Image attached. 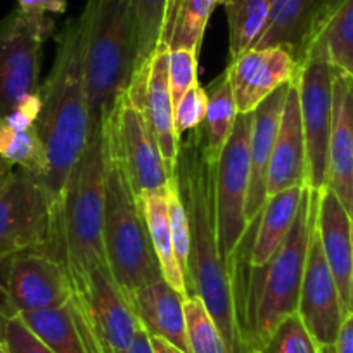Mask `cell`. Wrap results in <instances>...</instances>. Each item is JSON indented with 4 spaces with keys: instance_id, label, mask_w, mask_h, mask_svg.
<instances>
[{
    "instance_id": "cell-29",
    "label": "cell",
    "mask_w": 353,
    "mask_h": 353,
    "mask_svg": "<svg viewBox=\"0 0 353 353\" xmlns=\"http://www.w3.org/2000/svg\"><path fill=\"white\" fill-rule=\"evenodd\" d=\"M274 0H234L227 9L230 61L253 49L272 14Z\"/></svg>"
},
{
    "instance_id": "cell-47",
    "label": "cell",
    "mask_w": 353,
    "mask_h": 353,
    "mask_svg": "<svg viewBox=\"0 0 353 353\" xmlns=\"http://www.w3.org/2000/svg\"><path fill=\"white\" fill-rule=\"evenodd\" d=\"M322 352H324V353H332V348H329V350H322Z\"/></svg>"
},
{
    "instance_id": "cell-1",
    "label": "cell",
    "mask_w": 353,
    "mask_h": 353,
    "mask_svg": "<svg viewBox=\"0 0 353 353\" xmlns=\"http://www.w3.org/2000/svg\"><path fill=\"white\" fill-rule=\"evenodd\" d=\"M173 179L188 216L189 296H199L205 301L229 353H248L237 315L234 269L225 263L220 250L216 163L208 154L205 125H199L181 141Z\"/></svg>"
},
{
    "instance_id": "cell-34",
    "label": "cell",
    "mask_w": 353,
    "mask_h": 353,
    "mask_svg": "<svg viewBox=\"0 0 353 353\" xmlns=\"http://www.w3.org/2000/svg\"><path fill=\"white\" fill-rule=\"evenodd\" d=\"M166 201H168V216H170V227H172V237L173 246H175V254L179 265H181L182 274L185 277V286H188L189 279V227H188V216H185L184 205L176 191L175 179H170L168 185H166Z\"/></svg>"
},
{
    "instance_id": "cell-41",
    "label": "cell",
    "mask_w": 353,
    "mask_h": 353,
    "mask_svg": "<svg viewBox=\"0 0 353 353\" xmlns=\"http://www.w3.org/2000/svg\"><path fill=\"white\" fill-rule=\"evenodd\" d=\"M149 343H151L152 353H188L184 350L176 348L175 345H172L166 339L158 338V336H149Z\"/></svg>"
},
{
    "instance_id": "cell-16",
    "label": "cell",
    "mask_w": 353,
    "mask_h": 353,
    "mask_svg": "<svg viewBox=\"0 0 353 353\" xmlns=\"http://www.w3.org/2000/svg\"><path fill=\"white\" fill-rule=\"evenodd\" d=\"M307 185V145L301 123L298 78L290 83L267 176V198Z\"/></svg>"
},
{
    "instance_id": "cell-24",
    "label": "cell",
    "mask_w": 353,
    "mask_h": 353,
    "mask_svg": "<svg viewBox=\"0 0 353 353\" xmlns=\"http://www.w3.org/2000/svg\"><path fill=\"white\" fill-rule=\"evenodd\" d=\"M322 0H274L272 14L253 49L288 46L300 63L305 39Z\"/></svg>"
},
{
    "instance_id": "cell-45",
    "label": "cell",
    "mask_w": 353,
    "mask_h": 353,
    "mask_svg": "<svg viewBox=\"0 0 353 353\" xmlns=\"http://www.w3.org/2000/svg\"><path fill=\"white\" fill-rule=\"evenodd\" d=\"M234 0H216V4H220V6H223V8H229L230 4H232Z\"/></svg>"
},
{
    "instance_id": "cell-28",
    "label": "cell",
    "mask_w": 353,
    "mask_h": 353,
    "mask_svg": "<svg viewBox=\"0 0 353 353\" xmlns=\"http://www.w3.org/2000/svg\"><path fill=\"white\" fill-rule=\"evenodd\" d=\"M208 96L206 117L203 125L206 130V142H208V154L212 161L219 163L220 154L232 134L234 123L237 120V106L230 88L229 71L215 78L208 87H205Z\"/></svg>"
},
{
    "instance_id": "cell-23",
    "label": "cell",
    "mask_w": 353,
    "mask_h": 353,
    "mask_svg": "<svg viewBox=\"0 0 353 353\" xmlns=\"http://www.w3.org/2000/svg\"><path fill=\"white\" fill-rule=\"evenodd\" d=\"M312 46L324 47L332 66L353 77V0H322L305 39L300 61Z\"/></svg>"
},
{
    "instance_id": "cell-2",
    "label": "cell",
    "mask_w": 353,
    "mask_h": 353,
    "mask_svg": "<svg viewBox=\"0 0 353 353\" xmlns=\"http://www.w3.org/2000/svg\"><path fill=\"white\" fill-rule=\"evenodd\" d=\"M39 94L42 108L35 128L47 154V172L42 184L52 203L56 223L64 188L88 142L83 40L78 18L70 19L57 37L56 59L49 77L40 85Z\"/></svg>"
},
{
    "instance_id": "cell-35",
    "label": "cell",
    "mask_w": 353,
    "mask_h": 353,
    "mask_svg": "<svg viewBox=\"0 0 353 353\" xmlns=\"http://www.w3.org/2000/svg\"><path fill=\"white\" fill-rule=\"evenodd\" d=\"M168 83L172 94L173 110L182 97L199 83L198 81V54L192 50H170Z\"/></svg>"
},
{
    "instance_id": "cell-11",
    "label": "cell",
    "mask_w": 353,
    "mask_h": 353,
    "mask_svg": "<svg viewBox=\"0 0 353 353\" xmlns=\"http://www.w3.org/2000/svg\"><path fill=\"white\" fill-rule=\"evenodd\" d=\"M52 203L39 176L16 168L0 192V261L32 250H49Z\"/></svg>"
},
{
    "instance_id": "cell-38",
    "label": "cell",
    "mask_w": 353,
    "mask_h": 353,
    "mask_svg": "<svg viewBox=\"0 0 353 353\" xmlns=\"http://www.w3.org/2000/svg\"><path fill=\"white\" fill-rule=\"evenodd\" d=\"M66 0H18V9L26 16L64 14Z\"/></svg>"
},
{
    "instance_id": "cell-17",
    "label": "cell",
    "mask_w": 353,
    "mask_h": 353,
    "mask_svg": "<svg viewBox=\"0 0 353 353\" xmlns=\"http://www.w3.org/2000/svg\"><path fill=\"white\" fill-rule=\"evenodd\" d=\"M353 219V77L336 70L327 185Z\"/></svg>"
},
{
    "instance_id": "cell-19",
    "label": "cell",
    "mask_w": 353,
    "mask_h": 353,
    "mask_svg": "<svg viewBox=\"0 0 353 353\" xmlns=\"http://www.w3.org/2000/svg\"><path fill=\"white\" fill-rule=\"evenodd\" d=\"M317 230L322 251L348 315L350 277L353 265V219L329 188L319 192Z\"/></svg>"
},
{
    "instance_id": "cell-18",
    "label": "cell",
    "mask_w": 353,
    "mask_h": 353,
    "mask_svg": "<svg viewBox=\"0 0 353 353\" xmlns=\"http://www.w3.org/2000/svg\"><path fill=\"white\" fill-rule=\"evenodd\" d=\"M290 83L277 88L253 111V127L250 139V192L246 203V220L253 222L263 210L267 201V176L270 158L279 130L281 114L286 101Z\"/></svg>"
},
{
    "instance_id": "cell-3",
    "label": "cell",
    "mask_w": 353,
    "mask_h": 353,
    "mask_svg": "<svg viewBox=\"0 0 353 353\" xmlns=\"http://www.w3.org/2000/svg\"><path fill=\"white\" fill-rule=\"evenodd\" d=\"M319 192L307 188L296 220L272 260L250 267L232 258L237 315L248 353H258L290 315L298 314L308 237Z\"/></svg>"
},
{
    "instance_id": "cell-21",
    "label": "cell",
    "mask_w": 353,
    "mask_h": 353,
    "mask_svg": "<svg viewBox=\"0 0 353 353\" xmlns=\"http://www.w3.org/2000/svg\"><path fill=\"white\" fill-rule=\"evenodd\" d=\"M307 185H298L267 198L260 215L248 225V265L263 267L286 241Z\"/></svg>"
},
{
    "instance_id": "cell-4",
    "label": "cell",
    "mask_w": 353,
    "mask_h": 353,
    "mask_svg": "<svg viewBox=\"0 0 353 353\" xmlns=\"http://www.w3.org/2000/svg\"><path fill=\"white\" fill-rule=\"evenodd\" d=\"M78 19L90 137L127 96L137 59V33L130 0H87Z\"/></svg>"
},
{
    "instance_id": "cell-22",
    "label": "cell",
    "mask_w": 353,
    "mask_h": 353,
    "mask_svg": "<svg viewBox=\"0 0 353 353\" xmlns=\"http://www.w3.org/2000/svg\"><path fill=\"white\" fill-rule=\"evenodd\" d=\"M130 301L139 322L149 336H158L191 353L185 336V298L175 288L165 279L154 281L132 293Z\"/></svg>"
},
{
    "instance_id": "cell-31",
    "label": "cell",
    "mask_w": 353,
    "mask_h": 353,
    "mask_svg": "<svg viewBox=\"0 0 353 353\" xmlns=\"http://www.w3.org/2000/svg\"><path fill=\"white\" fill-rule=\"evenodd\" d=\"M137 33V59L134 77L149 73L151 59L161 42L168 0H130ZM132 77V78H134Z\"/></svg>"
},
{
    "instance_id": "cell-32",
    "label": "cell",
    "mask_w": 353,
    "mask_h": 353,
    "mask_svg": "<svg viewBox=\"0 0 353 353\" xmlns=\"http://www.w3.org/2000/svg\"><path fill=\"white\" fill-rule=\"evenodd\" d=\"M185 336L191 353H229L222 332L199 296L184 301Z\"/></svg>"
},
{
    "instance_id": "cell-6",
    "label": "cell",
    "mask_w": 353,
    "mask_h": 353,
    "mask_svg": "<svg viewBox=\"0 0 353 353\" xmlns=\"http://www.w3.org/2000/svg\"><path fill=\"white\" fill-rule=\"evenodd\" d=\"M106 149V208H104V251L108 267L121 290L132 296L141 288L163 279L152 250L141 203L132 191L117 149L104 127Z\"/></svg>"
},
{
    "instance_id": "cell-44",
    "label": "cell",
    "mask_w": 353,
    "mask_h": 353,
    "mask_svg": "<svg viewBox=\"0 0 353 353\" xmlns=\"http://www.w3.org/2000/svg\"><path fill=\"white\" fill-rule=\"evenodd\" d=\"M348 314H353V265H352V277H350V296H348Z\"/></svg>"
},
{
    "instance_id": "cell-5",
    "label": "cell",
    "mask_w": 353,
    "mask_h": 353,
    "mask_svg": "<svg viewBox=\"0 0 353 353\" xmlns=\"http://www.w3.org/2000/svg\"><path fill=\"white\" fill-rule=\"evenodd\" d=\"M106 208V149L104 127L88 137L64 188L63 205L54 223L49 253L66 265L71 283H78L92 267L108 263L104 251Z\"/></svg>"
},
{
    "instance_id": "cell-40",
    "label": "cell",
    "mask_w": 353,
    "mask_h": 353,
    "mask_svg": "<svg viewBox=\"0 0 353 353\" xmlns=\"http://www.w3.org/2000/svg\"><path fill=\"white\" fill-rule=\"evenodd\" d=\"M125 353H152L151 343H149V334L145 332V329L142 327V325H141V329H139V332H137V336H135L132 346Z\"/></svg>"
},
{
    "instance_id": "cell-33",
    "label": "cell",
    "mask_w": 353,
    "mask_h": 353,
    "mask_svg": "<svg viewBox=\"0 0 353 353\" xmlns=\"http://www.w3.org/2000/svg\"><path fill=\"white\" fill-rule=\"evenodd\" d=\"M258 353H324L305 329L300 315H290Z\"/></svg>"
},
{
    "instance_id": "cell-9",
    "label": "cell",
    "mask_w": 353,
    "mask_h": 353,
    "mask_svg": "<svg viewBox=\"0 0 353 353\" xmlns=\"http://www.w3.org/2000/svg\"><path fill=\"white\" fill-rule=\"evenodd\" d=\"M52 30L49 16H26L18 8L0 19V120L39 94L42 46Z\"/></svg>"
},
{
    "instance_id": "cell-46",
    "label": "cell",
    "mask_w": 353,
    "mask_h": 353,
    "mask_svg": "<svg viewBox=\"0 0 353 353\" xmlns=\"http://www.w3.org/2000/svg\"><path fill=\"white\" fill-rule=\"evenodd\" d=\"M0 353H9V352H8V350H6L4 343H0Z\"/></svg>"
},
{
    "instance_id": "cell-36",
    "label": "cell",
    "mask_w": 353,
    "mask_h": 353,
    "mask_svg": "<svg viewBox=\"0 0 353 353\" xmlns=\"http://www.w3.org/2000/svg\"><path fill=\"white\" fill-rule=\"evenodd\" d=\"M2 343L9 353H54L42 339L33 334L18 314L2 319Z\"/></svg>"
},
{
    "instance_id": "cell-14",
    "label": "cell",
    "mask_w": 353,
    "mask_h": 353,
    "mask_svg": "<svg viewBox=\"0 0 353 353\" xmlns=\"http://www.w3.org/2000/svg\"><path fill=\"white\" fill-rule=\"evenodd\" d=\"M298 315L319 348L329 350L334 346L339 329L346 317V310L339 296L338 284L322 251L317 230V203L312 216Z\"/></svg>"
},
{
    "instance_id": "cell-43",
    "label": "cell",
    "mask_w": 353,
    "mask_h": 353,
    "mask_svg": "<svg viewBox=\"0 0 353 353\" xmlns=\"http://www.w3.org/2000/svg\"><path fill=\"white\" fill-rule=\"evenodd\" d=\"M8 314V308H6L4 300H2V294H0V343H2V319L6 317Z\"/></svg>"
},
{
    "instance_id": "cell-27",
    "label": "cell",
    "mask_w": 353,
    "mask_h": 353,
    "mask_svg": "<svg viewBox=\"0 0 353 353\" xmlns=\"http://www.w3.org/2000/svg\"><path fill=\"white\" fill-rule=\"evenodd\" d=\"M216 0H168L161 42L170 50H192L199 56L206 25Z\"/></svg>"
},
{
    "instance_id": "cell-39",
    "label": "cell",
    "mask_w": 353,
    "mask_h": 353,
    "mask_svg": "<svg viewBox=\"0 0 353 353\" xmlns=\"http://www.w3.org/2000/svg\"><path fill=\"white\" fill-rule=\"evenodd\" d=\"M332 353H353V314H348L343 321L338 338L332 346Z\"/></svg>"
},
{
    "instance_id": "cell-10",
    "label": "cell",
    "mask_w": 353,
    "mask_h": 353,
    "mask_svg": "<svg viewBox=\"0 0 353 353\" xmlns=\"http://www.w3.org/2000/svg\"><path fill=\"white\" fill-rule=\"evenodd\" d=\"M253 113L237 114L232 134L216 163V220L220 250L234 269L232 258L248 232L246 203L250 192V139Z\"/></svg>"
},
{
    "instance_id": "cell-12",
    "label": "cell",
    "mask_w": 353,
    "mask_h": 353,
    "mask_svg": "<svg viewBox=\"0 0 353 353\" xmlns=\"http://www.w3.org/2000/svg\"><path fill=\"white\" fill-rule=\"evenodd\" d=\"M73 293L66 265L49 251H25L0 261V294L9 315L63 307Z\"/></svg>"
},
{
    "instance_id": "cell-37",
    "label": "cell",
    "mask_w": 353,
    "mask_h": 353,
    "mask_svg": "<svg viewBox=\"0 0 353 353\" xmlns=\"http://www.w3.org/2000/svg\"><path fill=\"white\" fill-rule=\"evenodd\" d=\"M206 106H208V96H206L205 87L198 83L175 106V128L179 137L182 139L185 132H191L203 125Z\"/></svg>"
},
{
    "instance_id": "cell-30",
    "label": "cell",
    "mask_w": 353,
    "mask_h": 353,
    "mask_svg": "<svg viewBox=\"0 0 353 353\" xmlns=\"http://www.w3.org/2000/svg\"><path fill=\"white\" fill-rule=\"evenodd\" d=\"M0 158L39 176L40 182L47 172V154L35 125L25 130L14 128L2 118L0 120Z\"/></svg>"
},
{
    "instance_id": "cell-26",
    "label": "cell",
    "mask_w": 353,
    "mask_h": 353,
    "mask_svg": "<svg viewBox=\"0 0 353 353\" xmlns=\"http://www.w3.org/2000/svg\"><path fill=\"white\" fill-rule=\"evenodd\" d=\"M54 353H90L73 301L57 308L18 314Z\"/></svg>"
},
{
    "instance_id": "cell-7",
    "label": "cell",
    "mask_w": 353,
    "mask_h": 353,
    "mask_svg": "<svg viewBox=\"0 0 353 353\" xmlns=\"http://www.w3.org/2000/svg\"><path fill=\"white\" fill-rule=\"evenodd\" d=\"M73 301L90 353H125L141 322L128 294L111 276L108 263L88 270L73 284Z\"/></svg>"
},
{
    "instance_id": "cell-8",
    "label": "cell",
    "mask_w": 353,
    "mask_h": 353,
    "mask_svg": "<svg viewBox=\"0 0 353 353\" xmlns=\"http://www.w3.org/2000/svg\"><path fill=\"white\" fill-rule=\"evenodd\" d=\"M300 66L298 90L307 145V188L321 192L327 185L336 68L321 46L308 47Z\"/></svg>"
},
{
    "instance_id": "cell-25",
    "label": "cell",
    "mask_w": 353,
    "mask_h": 353,
    "mask_svg": "<svg viewBox=\"0 0 353 353\" xmlns=\"http://www.w3.org/2000/svg\"><path fill=\"white\" fill-rule=\"evenodd\" d=\"M139 203H141L142 215H144L145 227H148L149 237H151L152 250H154L156 258H158L163 279L188 300L189 293L188 286H185V277L182 274L181 265L176 260L175 246H173L166 189L141 196Z\"/></svg>"
},
{
    "instance_id": "cell-15",
    "label": "cell",
    "mask_w": 353,
    "mask_h": 353,
    "mask_svg": "<svg viewBox=\"0 0 353 353\" xmlns=\"http://www.w3.org/2000/svg\"><path fill=\"white\" fill-rule=\"evenodd\" d=\"M300 68L288 46L250 49L230 61L227 71L237 113H253L277 88L296 80Z\"/></svg>"
},
{
    "instance_id": "cell-42",
    "label": "cell",
    "mask_w": 353,
    "mask_h": 353,
    "mask_svg": "<svg viewBox=\"0 0 353 353\" xmlns=\"http://www.w3.org/2000/svg\"><path fill=\"white\" fill-rule=\"evenodd\" d=\"M16 166H12L11 163H8L6 159L0 158V192L4 191L6 185L11 182V179L14 176Z\"/></svg>"
},
{
    "instance_id": "cell-20",
    "label": "cell",
    "mask_w": 353,
    "mask_h": 353,
    "mask_svg": "<svg viewBox=\"0 0 353 353\" xmlns=\"http://www.w3.org/2000/svg\"><path fill=\"white\" fill-rule=\"evenodd\" d=\"M168 46L159 43L151 59L148 88H145V97L141 111L144 113L149 128L158 142L166 170H168L170 176H173L176 158H179V148H181V137L175 128V110H173L168 83Z\"/></svg>"
},
{
    "instance_id": "cell-13",
    "label": "cell",
    "mask_w": 353,
    "mask_h": 353,
    "mask_svg": "<svg viewBox=\"0 0 353 353\" xmlns=\"http://www.w3.org/2000/svg\"><path fill=\"white\" fill-rule=\"evenodd\" d=\"M104 127L137 199L149 192L165 191L172 176L144 113L123 96Z\"/></svg>"
}]
</instances>
